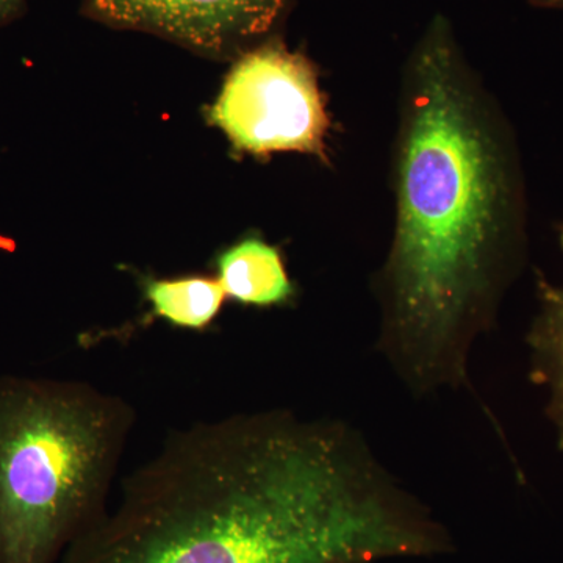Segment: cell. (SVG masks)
<instances>
[{"mask_svg": "<svg viewBox=\"0 0 563 563\" xmlns=\"http://www.w3.org/2000/svg\"><path fill=\"white\" fill-rule=\"evenodd\" d=\"M453 539L339 418L288 409L176 429L63 563H376Z\"/></svg>", "mask_w": 563, "mask_h": 563, "instance_id": "1", "label": "cell"}, {"mask_svg": "<svg viewBox=\"0 0 563 563\" xmlns=\"http://www.w3.org/2000/svg\"><path fill=\"white\" fill-rule=\"evenodd\" d=\"M391 190L377 354L415 398L461 390L528 262L529 209L512 124L442 13L404 63Z\"/></svg>", "mask_w": 563, "mask_h": 563, "instance_id": "2", "label": "cell"}, {"mask_svg": "<svg viewBox=\"0 0 563 563\" xmlns=\"http://www.w3.org/2000/svg\"><path fill=\"white\" fill-rule=\"evenodd\" d=\"M135 422L85 380L0 376V563H57L101 523Z\"/></svg>", "mask_w": 563, "mask_h": 563, "instance_id": "3", "label": "cell"}, {"mask_svg": "<svg viewBox=\"0 0 563 563\" xmlns=\"http://www.w3.org/2000/svg\"><path fill=\"white\" fill-rule=\"evenodd\" d=\"M209 121L255 157L299 152L329 163L331 118L317 66L280 35L233 60Z\"/></svg>", "mask_w": 563, "mask_h": 563, "instance_id": "4", "label": "cell"}, {"mask_svg": "<svg viewBox=\"0 0 563 563\" xmlns=\"http://www.w3.org/2000/svg\"><path fill=\"white\" fill-rule=\"evenodd\" d=\"M295 0H84L80 13L114 31L150 33L214 62L280 35Z\"/></svg>", "mask_w": 563, "mask_h": 563, "instance_id": "5", "label": "cell"}, {"mask_svg": "<svg viewBox=\"0 0 563 563\" xmlns=\"http://www.w3.org/2000/svg\"><path fill=\"white\" fill-rule=\"evenodd\" d=\"M558 240L563 254V220L558 224ZM536 291L537 310L526 333L529 379L544 393V415L563 451V284L537 274Z\"/></svg>", "mask_w": 563, "mask_h": 563, "instance_id": "6", "label": "cell"}, {"mask_svg": "<svg viewBox=\"0 0 563 563\" xmlns=\"http://www.w3.org/2000/svg\"><path fill=\"white\" fill-rule=\"evenodd\" d=\"M217 279L225 298L246 307H282L296 296V285L279 247L247 235L225 247L214 261Z\"/></svg>", "mask_w": 563, "mask_h": 563, "instance_id": "7", "label": "cell"}, {"mask_svg": "<svg viewBox=\"0 0 563 563\" xmlns=\"http://www.w3.org/2000/svg\"><path fill=\"white\" fill-rule=\"evenodd\" d=\"M141 290L150 303L146 322L162 320L172 328L203 332L220 317L228 301L217 277H141Z\"/></svg>", "mask_w": 563, "mask_h": 563, "instance_id": "8", "label": "cell"}, {"mask_svg": "<svg viewBox=\"0 0 563 563\" xmlns=\"http://www.w3.org/2000/svg\"><path fill=\"white\" fill-rule=\"evenodd\" d=\"M27 11V0H0V29L21 20Z\"/></svg>", "mask_w": 563, "mask_h": 563, "instance_id": "9", "label": "cell"}, {"mask_svg": "<svg viewBox=\"0 0 563 563\" xmlns=\"http://www.w3.org/2000/svg\"><path fill=\"white\" fill-rule=\"evenodd\" d=\"M540 9L563 10V0H528Z\"/></svg>", "mask_w": 563, "mask_h": 563, "instance_id": "10", "label": "cell"}]
</instances>
